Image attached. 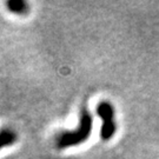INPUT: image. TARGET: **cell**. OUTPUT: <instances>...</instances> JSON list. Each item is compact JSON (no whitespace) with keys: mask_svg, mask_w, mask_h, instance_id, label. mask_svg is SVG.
Wrapping results in <instances>:
<instances>
[{"mask_svg":"<svg viewBox=\"0 0 159 159\" xmlns=\"http://www.w3.org/2000/svg\"><path fill=\"white\" fill-rule=\"evenodd\" d=\"M92 130V117L90 112L84 108L80 113L79 126L72 131H64L57 137V146L59 148H67L79 145L90 137Z\"/></svg>","mask_w":159,"mask_h":159,"instance_id":"1","label":"cell"},{"mask_svg":"<svg viewBox=\"0 0 159 159\" xmlns=\"http://www.w3.org/2000/svg\"><path fill=\"white\" fill-rule=\"evenodd\" d=\"M6 5H7L10 11L13 13H17V14H25L29 11L27 4L23 0H10V1H7Z\"/></svg>","mask_w":159,"mask_h":159,"instance_id":"3","label":"cell"},{"mask_svg":"<svg viewBox=\"0 0 159 159\" xmlns=\"http://www.w3.org/2000/svg\"><path fill=\"white\" fill-rule=\"evenodd\" d=\"M16 139H17V134L13 131L7 130V129L0 130V148L12 145L16 142Z\"/></svg>","mask_w":159,"mask_h":159,"instance_id":"4","label":"cell"},{"mask_svg":"<svg viewBox=\"0 0 159 159\" xmlns=\"http://www.w3.org/2000/svg\"><path fill=\"white\" fill-rule=\"evenodd\" d=\"M97 113L102 118L100 137L102 140H110L116 133L117 125L114 120V108L108 102H100L97 106Z\"/></svg>","mask_w":159,"mask_h":159,"instance_id":"2","label":"cell"}]
</instances>
